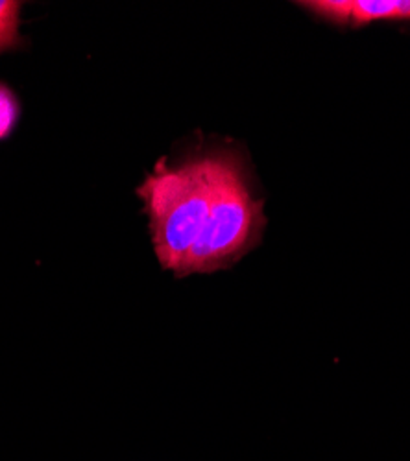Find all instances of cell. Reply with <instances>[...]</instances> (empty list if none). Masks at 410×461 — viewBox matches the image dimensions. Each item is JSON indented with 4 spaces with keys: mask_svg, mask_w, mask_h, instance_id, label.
Segmentation results:
<instances>
[{
    "mask_svg": "<svg viewBox=\"0 0 410 461\" xmlns=\"http://www.w3.org/2000/svg\"><path fill=\"white\" fill-rule=\"evenodd\" d=\"M137 196L144 203L161 267L179 277L211 212L209 151L174 165L161 158L137 188Z\"/></svg>",
    "mask_w": 410,
    "mask_h": 461,
    "instance_id": "6da1fadb",
    "label": "cell"
},
{
    "mask_svg": "<svg viewBox=\"0 0 410 461\" xmlns=\"http://www.w3.org/2000/svg\"><path fill=\"white\" fill-rule=\"evenodd\" d=\"M211 212L179 277L226 270L260 239L265 200L255 198L242 158L235 149H209Z\"/></svg>",
    "mask_w": 410,
    "mask_h": 461,
    "instance_id": "7a4b0ae2",
    "label": "cell"
},
{
    "mask_svg": "<svg viewBox=\"0 0 410 461\" xmlns=\"http://www.w3.org/2000/svg\"><path fill=\"white\" fill-rule=\"evenodd\" d=\"M300 5L337 24L360 26L374 21H410V0H311Z\"/></svg>",
    "mask_w": 410,
    "mask_h": 461,
    "instance_id": "3957f363",
    "label": "cell"
},
{
    "mask_svg": "<svg viewBox=\"0 0 410 461\" xmlns=\"http://www.w3.org/2000/svg\"><path fill=\"white\" fill-rule=\"evenodd\" d=\"M19 100L14 95V91L0 84V140L8 139L19 121Z\"/></svg>",
    "mask_w": 410,
    "mask_h": 461,
    "instance_id": "5b68a950",
    "label": "cell"
},
{
    "mask_svg": "<svg viewBox=\"0 0 410 461\" xmlns=\"http://www.w3.org/2000/svg\"><path fill=\"white\" fill-rule=\"evenodd\" d=\"M21 3L0 0V52L19 45V12Z\"/></svg>",
    "mask_w": 410,
    "mask_h": 461,
    "instance_id": "277c9868",
    "label": "cell"
}]
</instances>
